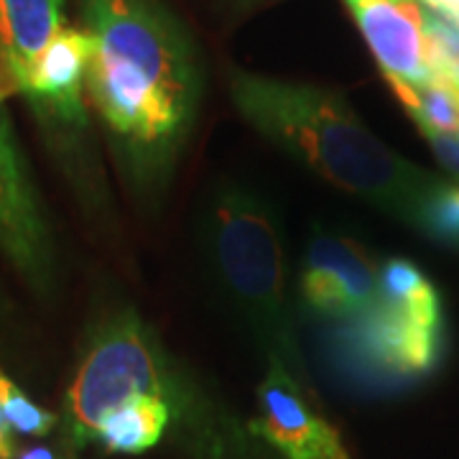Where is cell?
<instances>
[{
  "mask_svg": "<svg viewBox=\"0 0 459 459\" xmlns=\"http://www.w3.org/2000/svg\"><path fill=\"white\" fill-rule=\"evenodd\" d=\"M13 92H21V84L16 80V72L8 65L5 54L0 51V102L5 98H11Z\"/></svg>",
  "mask_w": 459,
  "mask_h": 459,
  "instance_id": "18",
  "label": "cell"
},
{
  "mask_svg": "<svg viewBox=\"0 0 459 459\" xmlns=\"http://www.w3.org/2000/svg\"><path fill=\"white\" fill-rule=\"evenodd\" d=\"M171 419L169 401L156 395L133 398L126 406L115 409L98 429V439L105 449L120 455L146 452L164 437L166 424Z\"/></svg>",
  "mask_w": 459,
  "mask_h": 459,
  "instance_id": "12",
  "label": "cell"
},
{
  "mask_svg": "<svg viewBox=\"0 0 459 459\" xmlns=\"http://www.w3.org/2000/svg\"><path fill=\"white\" fill-rule=\"evenodd\" d=\"M258 409V431L289 459H350L337 429L312 409L299 380L279 362H268Z\"/></svg>",
  "mask_w": 459,
  "mask_h": 459,
  "instance_id": "8",
  "label": "cell"
},
{
  "mask_svg": "<svg viewBox=\"0 0 459 459\" xmlns=\"http://www.w3.org/2000/svg\"><path fill=\"white\" fill-rule=\"evenodd\" d=\"M421 5H427L434 11V16H439L446 23H452L459 29V0H419Z\"/></svg>",
  "mask_w": 459,
  "mask_h": 459,
  "instance_id": "17",
  "label": "cell"
},
{
  "mask_svg": "<svg viewBox=\"0 0 459 459\" xmlns=\"http://www.w3.org/2000/svg\"><path fill=\"white\" fill-rule=\"evenodd\" d=\"M62 29L65 0H0V51L18 84Z\"/></svg>",
  "mask_w": 459,
  "mask_h": 459,
  "instance_id": "11",
  "label": "cell"
},
{
  "mask_svg": "<svg viewBox=\"0 0 459 459\" xmlns=\"http://www.w3.org/2000/svg\"><path fill=\"white\" fill-rule=\"evenodd\" d=\"M442 307H406L377 296V307L355 322V342L362 355L395 377H416L431 370L439 355Z\"/></svg>",
  "mask_w": 459,
  "mask_h": 459,
  "instance_id": "7",
  "label": "cell"
},
{
  "mask_svg": "<svg viewBox=\"0 0 459 459\" xmlns=\"http://www.w3.org/2000/svg\"><path fill=\"white\" fill-rule=\"evenodd\" d=\"M0 247L23 273L41 279L49 265L47 228L21 161L11 115L0 102Z\"/></svg>",
  "mask_w": 459,
  "mask_h": 459,
  "instance_id": "9",
  "label": "cell"
},
{
  "mask_svg": "<svg viewBox=\"0 0 459 459\" xmlns=\"http://www.w3.org/2000/svg\"><path fill=\"white\" fill-rule=\"evenodd\" d=\"M377 296L380 268L358 243L327 232L314 235L301 273V299L309 312L355 325L376 309Z\"/></svg>",
  "mask_w": 459,
  "mask_h": 459,
  "instance_id": "6",
  "label": "cell"
},
{
  "mask_svg": "<svg viewBox=\"0 0 459 459\" xmlns=\"http://www.w3.org/2000/svg\"><path fill=\"white\" fill-rule=\"evenodd\" d=\"M13 457V427L8 424V419L0 411V459Z\"/></svg>",
  "mask_w": 459,
  "mask_h": 459,
  "instance_id": "19",
  "label": "cell"
},
{
  "mask_svg": "<svg viewBox=\"0 0 459 459\" xmlns=\"http://www.w3.org/2000/svg\"><path fill=\"white\" fill-rule=\"evenodd\" d=\"M403 102L419 131L437 135H459V77L439 72L434 80L419 84L388 82Z\"/></svg>",
  "mask_w": 459,
  "mask_h": 459,
  "instance_id": "13",
  "label": "cell"
},
{
  "mask_svg": "<svg viewBox=\"0 0 459 459\" xmlns=\"http://www.w3.org/2000/svg\"><path fill=\"white\" fill-rule=\"evenodd\" d=\"M90 59V33L84 29H62L31 65L21 82V92H26L39 108L62 117L65 123L82 126V84L87 82Z\"/></svg>",
  "mask_w": 459,
  "mask_h": 459,
  "instance_id": "10",
  "label": "cell"
},
{
  "mask_svg": "<svg viewBox=\"0 0 459 459\" xmlns=\"http://www.w3.org/2000/svg\"><path fill=\"white\" fill-rule=\"evenodd\" d=\"M424 138L429 141L434 156L439 159V164H442L459 184V135H437V133H427Z\"/></svg>",
  "mask_w": 459,
  "mask_h": 459,
  "instance_id": "16",
  "label": "cell"
},
{
  "mask_svg": "<svg viewBox=\"0 0 459 459\" xmlns=\"http://www.w3.org/2000/svg\"><path fill=\"white\" fill-rule=\"evenodd\" d=\"M171 368L153 332L133 312L110 316L74 373L65 398V431L72 444L98 439L100 424L133 398H169Z\"/></svg>",
  "mask_w": 459,
  "mask_h": 459,
  "instance_id": "4",
  "label": "cell"
},
{
  "mask_svg": "<svg viewBox=\"0 0 459 459\" xmlns=\"http://www.w3.org/2000/svg\"><path fill=\"white\" fill-rule=\"evenodd\" d=\"M416 228L427 235L442 240L446 246L459 247V184L457 181H439L419 212Z\"/></svg>",
  "mask_w": 459,
  "mask_h": 459,
  "instance_id": "14",
  "label": "cell"
},
{
  "mask_svg": "<svg viewBox=\"0 0 459 459\" xmlns=\"http://www.w3.org/2000/svg\"><path fill=\"white\" fill-rule=\"evenodd\" d=\"M0 411L16 431L31 434V437H44L56 424V416L51 411L36 406L31 398L3 373H0Z\"/></svg>",
  "mask_w": 459,
  "mask_h": 459,
  "instance_id": "15",
  "label": "cell"
},
{
  "mask_svg": "<svg viewBox=\"0 0 459 459\" xmlns=\"http://www.w3.org/2000/svg\"><path fill=\"white\" fill-rule=\"evenodd\" d=\"M87 92L138 186L174 171L199 108L192 39L161 0H82Z\"/></svg>",
  "mask_w": 459,
  "mask_h": 459,
  "instance_id": "1",
  "label": "cell"
},
{
  "mask_svg": "<svg viewBox=\"0 0 459 459\" xmlns=\"http://www.w3.org/2000/svg\"><path fill=\"white\" fill-rule=\"evenodd\" d=\"M388 82H429L444 72L431 13L419 0H342Z\"/></svg>",
  "mask_w": 459,
  "mask_h": 459,
  "instance_id": "5",
  "label": "cell"
},
{
  "mask_svg": "<svg viewBox=\"0 0 459 459\" xmlns=\"http://www.w3.org/2000/svg\"><path fill=\"white\" fill-rule=\"evenodd\" d=\"M230 95L238 113L268 141L289 151L332 186L413 228L424 199L442 181L376 138L347 100L332 90L232 69Z\"/></svg>",
  "mask_w": 459,
  "mask_h": 459,
  "instance_id": "2",
  "label": "cell"
},
{
  "mask_svg": "<svg viewBox=\"0 0 459 459\" xmlns=\"http://www.w3.org/2000/svg\"><path fill=\"white\" fill-rule=\"evenodd\" d=\"M207 243L220 279L268 362L283 365L301 385L307 365L286 307L283 246L273 210L246 186H222L210 202Z\"/></svg>",
  "mask_w": 459,
  "mask_h": 459,
  "instance_id": "3",
  "label": "cell"
},
{
  "mask_svg": "<svg viewBox=\"0 0 459 459\" xmlns=\"http://www.w3.org/2000/svg\"><path fill=\"white\" fill-rule=\"evenodd\" d=\"M21 459H54V457H51L49 449H31V452H26Z\"/></svg>",
  "mask_w": 459,
  "mask_h": 459,
  "instance_id": "20",
  "label": "cell"
}]
</instances>
